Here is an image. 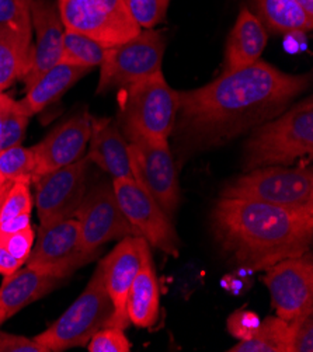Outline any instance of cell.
Returning <instances> with one entry per match:
<instances>
[{
	"label": "cell",
	"mask_w": 313,
	"mask_h": 352,
	"mask_svg": "<svg viewBox=\"0 0 313 352\" xmlns=\"http://www.w3.org/2000/svg\"><path fill=\"white\" fill-rule=\"evenodd\" d=\"M310 85V75H290L257 60L202 87L179 91L173 146L176 166L191 156L224 146L278 117Z\"/></svg>",
	"instance_id": "6da1fadb"
},
{
	"label": "cell",
	"mask_w": 313,
	"mask_h": 352,
	"mask_svg": "<svg viewBox=\"0 0 313 352\" xmlns=\"http://www.w3.org/2000/svg\"><path fill=\"white\" fill-rule=\"evenodd\" d=\"M211 221L229 261L249 271H266L278 261L299 257L313 240V214L249 199L222 197Z\"/></svg>",
	"instance_id": "7a4b0ae2"
},
{
	"label": "cell",
	"mask_w": 313,
	"mask_h": 352,
	"mask_svg": "<svg viewBox=\"0 0 313 352\" xmlns=\"http://www.w3.org/2000/svg\"><path fill=\"white\" fill-rule=\"evenodd\" d=\"M312 96L291 105L278 117L256 126L243 151L246 171L267 166L294 164L313 152Z\"/></svg>",
	"instance_id": "3957f363"
},
{
	"label": "cell",
	"mask_w": 313,
	"mask_h": 352,
	"mask_svg": "<svg viewBox=\"0 0 313 352\" xmlns=\"http://www.w3.org/2000/svg\"><path fill=\"white\" fill-rule=\"evenodd\" d=\"M125 90L117 124L127 142L136 138L170 139L179 110V91L167 85L162 70Z\"/></svg>",
	"instance_id": "277c9868"
},
{
	"label": "cell",
	"mask_w": 313,
	"mask_h": 352,
	"mask_svg": "<svg viewBox=\"0 0 313 352\" xmlns=\"http://www.w3.org/2000/svg\"><path fill=\"white\" fill-rule=\"evenodd\" d=\"M114 306L104 283L102 260L97 264L87 287L58 320L34 337L48 352L85 346L101 329L107 327Z\"/></svg>",
	"instance_id": "5b68a950"
},
{
	"label": "cell",
	"mask_w": 313,
	"mask_h": 352,
	"mask_svg": "<svg viewBox=\"0 0 313 352\" xmlns=\"http://www.w3.org/2000/svg\"><path fill=\"white\" fill-rule=\"evenodd\" d=\"M221 197L249 199L313 214V171L305 166L253 168L228 183Z\"/></svg>",
	"instance_id": "8992f818"
},
{
	"label": "cell",
	"mask_w": 313,
	"mask_h": 352,
	"mask_svg": "<svg viewBox=\"0 0 313 352\" xmlns=\"http://www.w3.org/2000/svg\"><path fill=\"white\" fill-rule=\"evenodd\" d=\"M166 38L162 31L141 30L133 38L106 48L100 63L97 94L111 89H127L162 70Z\"/></svg>",
	"instance_id": "52a82bcc"
},
{
	"label": "cell",
	"mask_w": 313,
	"mask_h": 352,
	"mask_svg": "<svg viewBox=\"0 0 313 352\" xmlns=\"http://www.w3.org/2000/svg\"><path fill=\"white\" fill-rule=\"evenodd\" d=\"M56 3L65 30L85 34L107 48L133 38L142 30L124 0H58Z\"/></svg>",
	"instance_id": "ba28073f"
},
{
	"label": "cell",
	"mask_w": 313,
	"mask_h": 352,
	"mask_svg": "<svg viewBox=\"0 0 313 352\" xmlns=\"http://www.w3.org/2000/svg\"><path fill=\"white\" fill-rule=\"evenodd\" d=\"M133 180L159 204L169 217L180 205L177 166L169 139L136 138L128 142Z\"/></svg>",
	"instance_id": "9c48e42d"
},
{
	"label": "cell",
	"mask_w": 313,
	"mask_h": 352,
	"mask_svg": "<svg viewBox=\"0 0 313 352\" xmlns=\"http://www.w3.org/2000/svg\"><path fill=\"white\" fill-rule=\"evenodd\" d=\"M100 252H86L76 218L51 226H40L25 267L41 274L66 279L80 267L93 261Z\"/></svg>",
	"instance_id": "30bf717a"
},
{
	"label": "cell",
	"mask_w": 313,
	"mask_h": 352,
	"mask_svg": "<svg viewBox=\"0 0 313 352\" xmlns=\"http://www.w3.org/2000/svg\"><path fill=\"white\" fill-rule=\"evenodd\" d=\"M113 188L118 205L135 236L147 240L152 248L179 257L180 241L170 217L159 204L132 179H116Z\"/></svg>",
	"instance_id": "8fae6325"
},
{
	"label": "cell",
	"mask_w": 313,
	"mask_h": 352,
	"mask_svg": "<svg viewBox=\"0 0 313 352\" xmlns=\"http://www.w3.org/2000/svg\"><path fill=\"white\" fill-rule=\"evenodd\" d=\"M90 162L86 156L78 162L50 171L39 177L36 186L37 215L41 226L75 218L87 190Z\"/></svg>",
	"instance_id": "7c38bea8"
},
{
	"label": "cell",
	"mask_w": 313,
	"mask_h": 352,
	"mask_svg": "<svg viewBox=\"0 0 313 352\" xmlns=\"http://www.w3.org/2000/svg\"><path fill=\"white\" fill-rule=\"evenodd\" d=\"M266 271L263 283L278 318L290 323L313 313V260L309 252L278 261Z\"/></svg>",
	"instance_id": "4fadbf2b"
},
{
	"label": "cell",
	"mask_w": 313,
	"mask_h": 352,
	"mask_svg": "<svg viewBox=\"0 0 313 352\" xmlns=\"http://www.w3.org/2000/svg\"><path fill=\"white\" fill-rule=\"evenodd\" d=\"M80 228V237L86 252H100L109 241L135 236L132 226L118 205L113 184L98 183L87 187L75 215Z\"/></svg>",
	"instance_id": "5bb4252c"
},
{
	"label": "cell",
	"mask_w": 313,
	"mask_h": 352,
	"mask_svg": "<svg viewBox=\"0 0 313 352\" xmlns=\"http://www.w3.org/2000/svg\"><path fill=\"white\" fill-rule=\"evenodd\" d=\"M148 250L149 245L145 239L125 236L116 245V249L102 258L104 283H106L107 292L114 306V313L107 327H120L125 330L131 324L127 311V299Z\"/></svg>",
	"instance_id": "9a60e30c"
},
{
	"label": "cell",
	"mask_w": 313,
	"mask_h": 352,
	"mask_svg": "<svg viewBox=\"0 0 313 352\" xmlns=\"http://www.w3.org/2000/svg\"><path fill=\"white\" fill-rule=\"evenodd\" d=\"M91 118L87 111L78 113L55 126L41 142L31 148L37 159L32 183L41 175L72 164L85 156L91 133Z\"/></svg>",
	"instance_id": "2e32d148"
},
{
	"label": "cell",
	"mask_w": 313,
	"mask_h": 352,
	"mask_svg": "<svg viewBox=\"0 0 313 352\" xmlns=\"http://www.w3.org/2000/svg\"><path fill=\"white\" fill-rule=\"evenodd\" d=\"M31 24L36 43L31 50L28 72L23 78L25 90L59 63L65 34L58 3L54 0H31Z\"/></svg>",
	"instance_id": "e0dca14e"
},
{
	"label": "cell",
	"mask_w": 313,
	"mask_h": 352,
	"mask_svg": "<svg viewBox=\"0 0 313 352\" xmlns=\"http://www.w3.org/2000/svg\"><path fill=\"white\" fill-rule=\"evenodd\" d=\"M86 157L90 163L97 164L102 171L109 173L113 180H133L128 142L117 121L111 118H91V133Z\"/></svg>",
	"instance_id": "ac0fdd59"
},
{
	"label": "cell",
	"mask_w": 313,
	"mask_h": 352,
	"mask_svg": "<svg viewBox=\"0 0 313 352\" xmlns=\"http://www.w3.org/2000/svg\"><path fill=\"white\" fill-rule=\"evenodd\" d=\"M65 280L27 267H20L13 274L6 275L0 285V314L5 320L13 318L28 305L50 295Z\"/></svg>",
	"instance_id": "d6986e66"
},
{
	"label": "cell",
	"mask_w": 313,
	"mask_h": 352,
	"mask_svg": "<svg viewBox=\"0 0 313 352\" xmlns=\"http://www.w3.org/2000/svg\"><path fill=\"white\" fill-rule=\"evenodd\" d=\"M267 45V31L253 12L243 8L229 34L225 48L224 72L248 67L257 60Z\"/></svg>",
	"instance_id": "ffe728a7"
},
{
	"label": "cell",
	"mask_w": 313,
	"mask_h": 352,
	"mask_svg": "<svg viewBox=\"0 0 313 352\" xmlns=\"http://www.w3.org/2000/svg\"><path fill=\"white\" fill-rule=\"evenodd\" d=\"M89 72L90 69L87 67L59 62L40 76L30 89H27L25 97L19 100L17 105L27 117L36 116L52 102L58 101Z\"/></svg>",
	"instance_id": "44dd1931"
},
{
	"label": "cell",
	"mask_w": 313,
	"mask_h": 352,
	"mask_svg": "<svg viewBox=\"0 0 313 352\" xmlns=\"http://www.w3.org/2000/svg\"><path fill=\"white\" fill-rule=\"evenodd\" d=\"M159 310V283L153 268L151 252L148 250L142 260V265L139 268L131 285L127 299V311L132 324L141 329H149L158 323Z\"/></svg>",
	"instance_id": "7402d4cb"
},
{
	"label": "cell",
	"mask_w": 313,
	"mask_h": 352,
	"mask_svg": "<svg viewBox=\"0 0 313 352\" xmlns=\"http://www.w3.org/2000/svg\"><path fill=\"white\" fill-rule=\"evenodd\" d=\"M0 38L16 51L27 74L32 50L31 0H0Z\"/></svg>",
	"instance_id": "603a6c76"
},
{
	"label": "cell",
	"mask_w": 313,
	"mask_h": 352,
	"mask_svg": "<svg viewBox=\"0 0 313 352\" xmlns=\"http://www.w3.org/2000/svg\"><path fill=\"white\" fill-rule=\"evenodd\" d=\"M256 17L264 28L277 34H302L313 28L310 17L296 0H255Z\"/></svg>",
	"instance_id": "cb8c5ba5"
},
{
	"label": "cell",
	"mask_w": 313,
	"mask_h": 352,
	"mask_svg": "<svg viewBox=\"0 0 313 352\" xmlns=\"http://www.w3.org/2000/svg\"><path fill=\"white\" fill-rule=\"evenodd\" d=\"M290 323L278 316H268L260 322L256 331L240 340L229 352H288Z\"/></svg>",
	"instance_id": "d4e9b609"
},
{
	"label": "cell",
	"mask_w": 313,
	"mask_h": 352,
	"mask_svg": "<svg viewBox=\"0 0 313 352\" xmlns=\"http://www.w3.org/2000/svg\"><path fill=\"white\" fill-rule=\"evenodd\" d=\"M106 48L85 34L65 30L61 63L91 69L102 62Z\"/></svg>",
	"instance_id": "484cf974"
},
{
	"label": "cell",
	"mask_w": 313,
	"mask_h": 352,
	"mask_svg": "<svg viewBox=\"0 0 313 352\" xmlns=\"http://www.w3.org/2000/svg\"><path fill=\"white\" fill-rule=\"evenodd\" d=\"M37 168V159L31 148L21 145L0 151V177L16 182L32 183Z\"/></svg>",
	"instance_id": "4316f807"
},
{
	"label": "cell",
	"mask_w": 313,
	"mask_h": 352,
	"mask_svg": "<svg viewBox=\"0 0 313 352\" xmlns=\"http://www.w3.org/2000/svg\"><path fill=\"white\" fill-rule=\"evenodd\" d=\"M135 23L145 30L164 20L170 0H124Z\"/></svg>",
	"instance_id": "83f0119b"
},
{
	"label": "cell",
	"mask_w": 313,
	"mask_h": 352,
	"mask_svg": "<svg viewBox=\"0 0 313 352\" xmlns=\"http://www.w3.org/2000/svg\"><path fill=\"white\" fill-rule=\"evenodd\" d=\"M32 197L30 191V183L16 182L9 190L6 199L0 212V222L16 218L19 215H31Z\"/></svg>",
	"instance_id": "f1b7e54d"
},
{
	"label": "cell",
	"mask_w": 313,
	"mask_h": 352,
	"mask_svg": "<svg viewBox=\"0 0 313 352\" xmlns=\"http://www.w3.org/2000/svg\"><path fill=\"white\" fill-rule=\"evenodd\" d=\"M25 76V66L16 51L0 38V91Z\"/></svg>",
	"instance_id": "f546056e"
},
{
	"label": "cell",
	"mask_w": 313,
	"mask_h": 352,
	"mask_svg": "<svg viewBox=\"0 0 313 352\" xmlns=\"http://www.w3.org/2000/svg\"><path fill=\"white\" fill-rule=\"evenodd\" d=\"M90 352H129L131 342L125 330L120 327H104L98 330L87 342Z\"/></svg>",
	"instance_id": "4dcf8cb0"
},
{
	"label": "cell",
	"mask_w": 313,
	"mask_h": 352,
	"mask_svg": "<svg viewBox=\"0 0 313 352\" xmlns=\"http://www.w3.org/2000/svg\"><path fill=\"white\" fill-rule=\"evenodd\" d=\"M313 351V313L290 322L288 352Z\"/></svg>",
	"instance_id": "1f68e13d"
},
{
	"label": "cell",
	"mask_w": 313,
	"mask_h": 352,
	"mask_svg": "<svg viewBox=\"0 0 313 352\" xmlns=\"http://www.w3.org/2000/svg\"><path fill=\"white\" fill-rule=\"evenodd\" d=\"M34 240H36V232H34V229L30 225L19 232L0 237V244H2L13 257L25 264L32 250Z\"/></svg>",
	"instance_id": "d6a6232c"
},
{
	"label": "cell",
	"mask_w": 313,
	"mask_h": 352,
	"mask_svg": "<svg viewBox=\"0 0 313 352\" xmlns=\"http://www.w3.org/2000/svg\"><path fill=\"white\" fill-rule=\"evenodd\" d=\"M260 324L259 316L255 311L240 309L233 311L226 322V329L230 336L239 340L249 338Z\"/></svg>",
	"instance_id": "836d02e7"
},
{
	"label": "cell",
	"mask_w": 313,
	"mask_h": 352,
	"mask_svg": "<svg viewBox=\"0 0 313 352\" xmlns=\"http://www.w3.org/2000/svg\"><path fill=\"white\" fill-rule=\"evenodd\" d=\"M0 352H48L34 338L0 330Z\"/></svg>",
	"instance_id": "e575fe53"
},
{
	"label": "cell",
	"mask_w": 313,
	"mask_h": 352,
	"mask_svg": "<svg viewBox=\"0 0 313 352\" xmlns=\"http://www.w3.org/2000/svg\"><path fill=\"white\" fill-rule=\"evenodd\" d=\"M16 100H13L9 94L6 93H0V148H2V140L5 136L6 125L10 117V113L14 107Z\"/></svg>",
	"instance_id": "d590c367"
},
{
	"label": "cell",
	"mask_w": 313,
	"mask_h": 352,
	"mask_svg": "<svg viewBox=\"0 0 313 352\" xmlns=\"http://www.w3.org/2000/svg\"><path fill=\"white\" fill-rule=\"evenodd\" d=\"M30 217L31 215L25 214V215H19L16 218L8 219L5 222H0V237L8 236L10 233L19 232V230L30 226Z\"/></svg>",
	"instance_id": "8d00e7d4"
},
{
	"label": "cell",
	"mask_w": 313,
	"mask_h": 352,
	"mask_svg": "<svg viewBox=\"0 0 313 352\" xmlns=\"http://www.w3.org/2000/svg\"><path fill=\"white\" fill-rule=\"evenodd\" d=\"M23 265V263L20 260H17L16 257H13L2 244H0V274L3 276L13 274L14 271H17L20 267Z\"/></svg>",
	"instance_id": "74e56055"
},
{
	"label": "cell",
	"mask_w": 313,
	"mask_h": 352,
	"mask_svg": "<svg viewBox=\"0 0 313 352\" xmlns=\"http://www.w3.org/2000/svg\"><path fill=\"white\" fill-rule=\"evenodd\" d=\"M13 186V182L10 180H6V179H2L0 177V212H2V206H3V202L6 199V195L9 192V190L12 188Z\"/></svg>",
	"instance_id": "f35d334b"
},
{
	"label": "cell",
	"mask_w": 313,
	"mask_h": 352,
	"mask_svg": "<svg viewBox=\"0 0 313 352\" xmlns=\"http://www.w3.org/2000/svg\"><path fill=\"white\" fill-rule=\"evenodd\" d=\"M296 2L310 17H313V0H296Z\"/></svg>",
	"instance_id": "ab89813d"
},
{
	"label": "cell",
	"mask_w": 313,
	"mask_h": 352,
	"mask_svg": "<svg viewBox=\"0 0 313 352\" xmlns=\"http://www.w3.org/2000/svg\"><path fill=\"white\" fill-rule=\"evenodd\" d=\"M5 322H6V320L3 319V316H2V314H0V326H2V324H3Z\"/></svg>",
	"instance_id": "60d3db41"
},
{
	"label": "cell",
	"mask_w": 313,
	"mask_h": 352,
	"mask_svg": "<svg viewBox=\"0 0 313 352\" xmlns=\"http://www.w3.org/2000/svg\"><path fill=\"white\" fill-rule=\"evenodd\" d=\"M0 93H2V91H0Z\"/></svg>",
	"instance_id": "b9f144b4"
}]
</instances>
